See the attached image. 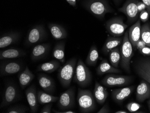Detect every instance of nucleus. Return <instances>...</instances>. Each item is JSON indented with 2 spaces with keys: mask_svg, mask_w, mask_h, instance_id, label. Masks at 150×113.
<instances>
[{
  "mask_svg": "<svg viewBox=\"0 0 150 113\" xmlns=\"http://www.w3.org/2000/svg\"><path fill=\"white\" fill-rule=\"evenodd\" d=\"M82 4L88 11L99 19H103L106 14L114 11L107 0H84Z\"/></svg>",
  "mask_w": 150,
  "mask_h": 113,
  "instance_id": "obj_1",
  "label": "nucleus"
},
{
  "mask_svg": "<svg viewBox=\"0 0 150 113\" xmlns=\"http://www.w3.org/2000/svg\"><path fill=\"white\" fill-rule=\"evenodd\" d=\"M77 59L71 58L58 69V79L64 88H69L76 69Z\"/></svg>",
  "mask_w": 150,
  "mask_h": 113,
  "instance_id": "obj_2",
  "label": "nucleus"
},
{
  "mask_svg": "<svg viewBox=\"0 0 150 113\" xmlns=\"http://www.w3.org/2000/svg\"><path fill=\"white\" fill-rule=\"evenodd\" d=\"M133 46L129 38V33L126 31L125 33L123 42L120 48L121 60L120 67L127 73L131 72L130 62L131 59L134 56Z\"/></svg>",
  "mask_w": 150,
  "mask_h": 113,
  "instance_id": "obj_3",
  "label": "nucleus"
},
{
  "mask_svg": "<svg viewBox=\"0 0 150 113\" xmlns=\"http://www.w3.org/2000/svg\"><path fill=\"white\" fill-rule=\"evenodd\" d=\"M77 100L79 109L81 113H91L96 109L95 98L90 90L78 88Z\"/></svg>",
  "mask_w": 150,
  "mask_h": 113,
  "instance_id": "obj_4",
  "label": "nucleus"
},
{
  "mask_svg": "<svg viewBox=\"0 0 150 113\" xmlns=\"http://www.w3.org/2000/svg\"><path fill=\"white\" fill-rule=\"evenodd\" d=\"M91 72L81 59H79L76 64L74 82L80 87L85 88L91 83Z\"/></svg>",
  "mask_w": 150,
  "mask_h": 113,
  "instance_id": "obj_5",
  "label": "nucleus"
},
{
  "mask_svg": "<svg viewBox=\"0 0 150 113\" xmlns=\"http://www.w3.org/2000/svg\"><path fill=\"white\" fill-rule=\"evenodd\" d=\"M20 97V91L16 84L11 82H6L0 107L1 108L8 106L18 101Z\"/></svg>",
  "mask_w": 150,
  "mask_h": 113,
  "instance_id": "obj_6",
  "label": "nucleus"
},
{
  "mask_svg": "<svg viewBox=\"0 0 150 113\" xmlns=\"http://www.w3.org/2000/svg\"><path fill=\"white\" fill-rule=\"evenodd\" d=\"M105 28L107 32L113 37H121L124 34L128 25L124 22V19L120 17L113 18L106 22Z\"/></svg>",
  "mask_w": 150,
  "mask_h": 113,
  "instance_id": "obj_7",
  "label": "nucleus"
},
{
  "mask_svg": "<svg viewBox=\"0 0 150 113\" xmlns=\"http://www.w3.org/2000/svg\"><path fill=\"white\" fill-rule=\"evenodd\" d=\"M75 88L70 87L62 93L57 101V105L60 111L70 110L75 105Z\"/></svg>",
  "mask_w": 150,
  "mask_h": 113,
  "instance_id": "obj_8",
  "label": "nucleus"
},
{
  "mask_svg": "<svg viewBox=\"0 0 150 113\" xmlns=\"http://www.w3.org/2000/svg\"><path fill=\"white\" fill-rule=\"evenodd\" d=\"M133 77L132 76L119 75H109L105 76L101 81V82L106 87H122L126 86L132 82Z\"/></svg>",
  "mask_w": 150,
  "mask_h": 113,
  "instance_id": "obj_9",
  "label": "nucleus"
},
{
  "mask_svg": "<svg viewBox=\"0 0 150 113\" xmlns=\"http://www.w3.org/2000/svg\"><path fill=\"white\" fill-rule=\"evenodd\" d=\"M137 0H126L121 8L118 11L126 15L128 23L131 24L138 21L139 13L137 8Z\"/></svg>",
  "mask_w": 150,
  "mask_h": 113,
  "instance_id": "obj_10",
  "label": "nucleus"
},
{
  "mask_svg": "<svg viewBox=\"0 0 150 113\" xmlns=\"http://www.w3.org/2000/svg\"><path fill=\"white\" fill-rule=\"evenodd\" d=\"M47 37V33L43 25L34 26L29 31L25 40V45L30 46L43 41Z\"/></svg>",
  "mask_w": 150,
  "mask_h": 113,
  "instance_id": "obj_11",
  "label": "nucleus"
},
{
  "mask_svg": "<svg viewBox=\"0 0 150 113\" xmlns=\"http://www.w3.org/2000/svg\"><path fill=\"white\" fill-rule=\"evenodd\" d=\"M23 69V65L20 61L7 60L1 62L0 65V76L4 77L17 74Z\"/></svg>",
  "mask_w": 150,
  "mask_h": 113,
  "instance_id": "obj_12",
  "label": "nucleus"
},
{
  "mask_svg": "<svg viewBox=\"0 0 150 113\" xmlns=\"http://www.w3.org/2000/svg\"><path fill=\"white\" fill-rule=\"evenodd\" d=\"M38 81L40 87L44 92L52 94L55 90V83L54 79L50 76L40 73L38 75Z\"/></svg>",
  "mask_w": 150,
  "mask_h": 113,
  "instance_id": "obj_13",
  "label": "nucleus"
},
{
  "mask_svg": "<svg viewBox=\"0 0 150 113\" xmlns=\"http://www.w3.org/2000/svg\"><path fill=\"white\" fill-rule=\"evenodd\" d=\"M36 87L34 85L28 87L25 91L26 98L32 113H37L38 110L39 102Z\"/></svg>",
  "mask_w": 150,
  "mask_h": 113,
  "instance_id": "obj_14",
  "label": "nucleus"
},
{
  "mask_svg": "<svg viewBox=\"0 0 150 113\" xmlns=\"http://www.w3.org/2000/svg\"><path fill=\"white\" fill-rule=\"evenodd\" d=\"M50 49V43L41 44L36 45L31 52V60L36 61L42 59L48 54Z\"/></svg>",
  "mask_w": 150,
  "mask_h": 113,
  "instance_id": "obj_15",
  "label": "nucleus"
},
{
  "mask_svg": "<svg viewBox=\"0 0 150 113\" xmlns=\"http://www.w3.org/2000/svg\"><path fill=\"white\" fill-rule=\"evenodd\" d=\"M136 98L138 102L142 103L150 99V83L146 80L142 81L138 85Z\"/></svg>",
  "mask_w": 150,
  "mask_h": 113,
  "instance_id": "obj_16",
  "label": "nucleus"
},
{
  "mask_svg": "<svg viewBox=\"0 0 150 113\" xmlns=\"http://www.w3.org/2000/svg\"><path fill=\"white\" fill-rule=\"evenodd\" d=\"M19 32H11L5 33L0 38V48H4L12 44L17 43L20 40Z\"/></svg>",
  "mask_w": 150,
  "mask_h": 113,
  "instance_id": "obj_17",
  "label": "nucleus"
},
{
  "mask_svg": "<svg viewBox=\"0 0 150 113\" xmlns=\"http://www.w3.org/2000/svg\"><path fill=\"white\" fill-rule=\"evenodd\" d=\"M141 29V21L140 18H139L137 21L131 26L128 31L129 40L131 42L133 48H136L138 41L140 39Z\"/></svg>",
  "mask_w": 150,
  "mask_h": 113,
  "instance_id": "obj_18",
  "label": "nucleus"
},
{
  "mask_svg": "<svg viewBox=\"0 0 150 113\" xmlns=\"http://www.w3.org/2000/svg\"><path fill=\"white\" fill-rule=\"evenodd\" d=\"M123 37L109 36L102 48V51L105 55H108L112 50L121 45L123 42Z\"/></svg>",
  "mask_w": 150,
  "mask_h": 113,
  "instance_id": "obj_19",
  "label": "nucleus"
},
{
  "mask_svg": "<svg viewBox=\"0 0 150 113\" xmlns=\"http://www.w3.org/2000/svg\"><path fill=\"white\" fill-rule=\"evenodd\" d=\"M133 89L134 87L131 86L112 90V95L113 99L116 102L121 103L130 96Z\"/></svg>",
  "mask_w": 150,
  "mask_h": 113,
  "instance_id": "obj_20",
  "label": "nucleus"
},
{
  "mask_svg": "<svg viewBox=\"0 0 150 113\" xmlns=\"http://www.w3.org/2000/svg\"><path fill=\"white\" fill-rule=\"evenodd\" d=\"M122 71L118 68H115L110 65L106 59H103L96 69V73L99 76L106 74H120Z\"/></svg>",
  "mask_w": 150,
  "mask_h": 113,
  "instance_id": "obj_21",
  "label": "nucleus"
},
{
  "mask_svg": "<svg viewBox=\"0 0 150 113\" xmlns=\"http://www.w3.org/2000/svg\"><path fill=\"white\" fill-rule=\"evenodd\" d=\"M18 77L20 87L24 89L32 82L35 77V75L30 70L28 66H26L24 70L19 73Z\"/></svg>",
  "mask_w": 150,
  "mask_h": 113,
  "instance_id": "obj_22",
  "label": "nucleus"
},
{
  "mask_svg": "<svg viewBox=\"0 0 150 113\" xmlns=\"http://www.w3.org/2000/svg\"><path fill=\"white\" fill-rule=\"evenodd\" d=\"M93 95L98 103L103 104L107 99L108 93L107 89L103 86L98 82L95 81Z\"/></svg>",
  "mask_w": 150,
  "mask_h": 113,
  "instance_id": "obj_23",
  "label": "nucleus"
},
{
  "mask_svg": "<svg viewBox=\"0 0 150 113\" xmlns=\"http://www.w3.org/2000/svg\"><path fill=\"white\" fill-rule=\"evenodd\" d=\"M26 55V52L23 50L17 48H10L0 52V60L16 59L23 57Z\"/></svg>",
  "mask_w": 150,
  "mask_h": 113,
  "instance_id": "obj_24",
  "label": "nucleus"
},
{
  "mask_svg": "<svg viewBox=\"0 0 150 113\" xmlns=\"http://www.w3.org/2000/svg\"><path fill=\"white\" fill-rule=\"evenodd\" d=\"M48 26L52 37L55 39L59 40L67 38V32L61 25L55 23H50Z\"/></svg>",
  "mask_w": 150,
  "mask_h": 113,
  "instance_id": "obj_25",
  "label": "nucleus"
},
{
  "mask_svg": "<svg viewBox=\"0 0 150 113\" xmlns=\"http://www.w3.org/2000/svg\"><path fill=\"white\" fill-rule=\"evenodd\" d=\"M133 67L138 68L150 76V56L139 57L134 60Z\"/></svg>",
  "mask_w": 150,
  "mask_h": 113,
  "instance_id": "obj_26",
  "label": "nucleus"
},
{
  "mask_svg": "<svg viewBox=\"0 0 150 113\" xmlns=\"http://www.w3.org/2000/svg\"><path fill=\"white\" fill-rule=\"evenodd\" d=\"M60 66V62L59 60H52L39 65L37 71L50 74L57 70Z\"/></svg>",
  "mask_w": 150,
  "mask_h": 113,
  "instance_id": "obj_27",
  "label": "nucleus"
},
{
  "mask_svg": "<svg viewBox=\"0 0 150 113\" xmlns=\"http://www.w3.org/2000/svg\"><path fill=\"white\" fill-rule=\"evenodd\" d=\"M65 42H59L54 46L52 53L53 57L62 64L65 62Z\"/></svg>",
  "mask_w": 150,
  "mask_h": 113,
  "instance_id": "obj_28",
  "label": "nucleus"
},
{
  "mask_svg": "<svg viewBox=\"0 0 150 113\" xmlns=\"http://www.w3.org/2000/svg\"><path fill=\"white\" fill-rule=\"evenodd\" d=\"M99 59V53L96 45H92L90 48L86 60V63L87 65L94 66L96 65Z\"/></svg>",
  "mask_w": 150,
  "mask_h": 113,
  "instance_id": "obj_29",
  "label": "nucleus"
},
{
  "mask_svg": "<svg viewBox=\"0 0 150 113\" xmlns=\"http://www.w3.org/2000/svg\"><path fill=\"white\" fill-rule=\"evenodd\" d=\"M37 93L39 103L41 105L50 103L55 102H57L59 99V97L53 96L42 90H38Z\"/></svg>",
  "mask_w": 150,
  "mask_h": 113,
  "instance_id": "obj_30",
  "label": "nucleus"
},
{
  "mask_svg": "<svg viewBox=\"0 0 150 113\" xmlns=\"http://www.w3.org/2000/svg\"><path fill=\"white\" fill-rule=\"evenodd\" d=\"M109 59L111 65L115 68H118L121 60L120 50L118 47L112 50L109 53Z\"/></svg>",
  "mask_w": 150,
  "mask_h": 113,
  "instance_id": "obj_31",
  "label": "nucleus"
},
{
  "mask_svg": "<svg viewBox=\"0 0 150 113\" xmlns=\"http://www.w3.org/2000/svg\"><path fill=\"white\" fill-rule=\"evenodd\" d=\"M140 39L144 42L146 46L150 48V22H146L141 26Z\"/></svg>",
  "mask_w": 150,
  "mask_h": 113,
  "instance_id": "obj_32",
  "label": "nucleus"
},
{
  "mask_svg": "<svg viewBox=\"0 0 150 113\" xmlns=\"http://www.w3.org/2000/svg\"><path fill=\"white\" fill-rule=\"evenodd\" d=\"M29 111L27 106L23 105H16L8 108L5 111L6 113H26Z\"/></svg>",
  "mask_w": 150,
  "mask_h": 113,
  "instance_id": "obj_33",
  "label": "nucleus"
},
{
  "mask_svg": "<svg viewBox=\"0 0 150 113\" xmlns=\"http://www.w3.org/2000/svg\"><path fill=\"white\" fill-rule=\"evenodd\" d=\"M134 71L136 74H137L139 77L142 78L148 82L149 83H150V76L148 74L138 69V68H136V67H133ZM148 104V107H149V110L150 112V99H149V101L147 102Z\"/></svg>",
  "mask_w": 150,
  "mask_h": 113,
  "instance_id": "obj_34",
  "label": "nucleus"
},
{
  "mask_svg": "<svg viewBox=\"0 0 150 113\" xmlns=\"http://www.w3.org/2000/svg\"><path fill=\"white\" fill-rule=\"evenodd\" d=\"M126 108L128 109L129 112L131 113H134L137 112L139 109H140L142 105L138 103L132 102L129 103L126 105Z\"/></svg>",
  "mask_w": 150,
  "mask_h": 113,
  "instance_id": "obj_35",
  "label": "nucleus"
},
{
  "mask_svg": "<svg viewBox=\"0 0 150 113\" xmlns=\"http://www.w3.org/2000/svg\"><path fill=\"white\" fill-rule=\"evenodd\" d=\"M149 18V13L146 10H144L140 13L139 18L142 22L146 23L147 22Z\"/></svg>",
  "mask_w": 150,
  "mask_h": 113,
  "instance_id": "obj_36",
  "label": "nucleus"
},
{
  "mask_svg": "<svg viewBox=\"0 0 150 113\" xmlns=\"http://www.w3.org/2000/svg\"><path fill=\"white\" fill-rule=\"evenodd\" d=\"M53 103L46 104L40 110V113H51Z\"/></svg>",
  "mask_w": 150,
  "mask_h": 113,
  "instance_id": "obj_37",
  "label": "nucleus"
},
{
  "mask_svg": "<svg viewBox=\"0 0 150 113\" xmlns=\"http://www.w3.org/2000/svg\"><path fill=\"white\" fill-rule=\"evenodd\" d=\"M139 51L142 55L150 56V48L149 46H145L144 48L139 50Z\"/></svg>",
  "mask_w": 150,
  "mask_h": 113,
  "instance_id": "obj_38",
  "label": "nucleus"
},
{
  "mask_svg": "<svg viewBox=\"0 0 150 113\" xmlns=\"http://www.w3.org/2000/svg\"><path fill=\"white\" fill-rule=\"evenodd\" d=\"M111 112L110 108L109 107L108 104H104L101 109L97 112L98 113H108Z\"/></svg>",
  "mask_w": 150,
  "mask_h": 113,
  "instance_id": "obj_39",
  "label": "nucleus"
},
{
  "mask_svg": "<svg viewBox=\"0 0 150 113\" xmlns=\"http://www.w3.org/2000/svg\"><path fill=\"white\" fill-rule=\"evenodd\" d=\"M137 8H138V11L140 14L142 11H144L146 9L145 5L142 1H139L137 2Z\"/></svg>",
  "mask_w": 150,
  "mask_h": 113,
  "instance_id": "obj_40",
  "label": "nucleus"
},
{
  "mask_svg": "<svg viewBox=\"0 0 150 113\" xmlns=\"http://www.w3.org/2000/svg\"><path fill=\"white\" fill-rule=\"evenodd\" d=\"M146 46V44L144 42V41H142V40L140 39L138 41V43H137L136 48L139 50L140 49L144 48L145 46Z\"/></svg>",
  "mask_w": 150,
  "mask_h": 113,
  "instance_id": "obj_41",
  "label": "nucleus"
},
{
  "mask_svg": "<svg viewBox=\"0 0 150 113\" xmlns=\"http://www.w3.org/2000/svg\"><path fill=\"white\" fill-rule=\"evenodd\" d=\"M146 7V10L148 11L150 18V0H142Z\"/></svg>",
  "mask_w": 150,
  "mask_h": 113,
  "instance_id": "obj_42",
  "label": "nucleus"
},
{
  "mask_svg": "<svg viewBox=\"0 0 150 113\" xmlns=\"http://www.w3.org/2000/svg\"><path fill=\"white\" fill-rule=\"evenodd\" d=\"M52 111L55 113H76L75 111H72L71 110H65V111H57L54 109H52Z\"/></svg>",
  "mask_w": 150,
  "mask_h": 113,
  "instance_id": "obj_43",
  "label": "nucleus"
},
{
  "mask_svg": "<svg viewBox=\"0 0 150 113\" xmlns=\"http://www.w3.org/2000/svg\"><path fill=\"white\" fill-rule=\"evenodd\" d=\"M66 1L70 5L73 7H76V0H66Z\"/></svg>",
  "mask_w": 150,
  "mask_h": 113,
  "instance_id": "obj_44",
  "label": "nucleus"
},
{
  "mask_svg": "<svg viewBox=\"0 0 150 113\" xmlns=\"http://www.w3.org/2000/svg\"><path fill=\"white\" fill-rule=\"evenodd\" d=\"M115 113H128V112L127 111H125V110H119V111H116L115 112Z\"/></svg>",
  "mask_w": 150,
  "mask_h": 113,
  "instance_id": "obj_45",
  "label": "nucleus"
},
{
  "mask_svg": "<svg viewBox=\"0 0 150 113\" xmlns=\"http://www.w3.org/2000/svg\"><path fill=\"white\" fill-rule=\"evenodd\" d=\"M121 0H113V1H114L116 5H119L120 2L121 1Z\"/></svg>",
  "mask_w": 150,
  "mask_h": 113,
  "instance_id": "obj_46",
  "label": "nucleus"
},
{
  "mask_svg": "<svg viewBox=\"0 0 150 113\" xmlns=\"http://www.w3.org/2000/svg\"><path fill=\"white\" fill-rule=\"evenodd\" d=\"M77 1H81V0H77Z\"/></svg>",
  "mask_w": 150,
  "mask_h": 113,
  "instance_id": "obj_47",
  "label": "nucleus"
},
{
  "mask_svg": "<svg viewBox=\"0 0 150 113\" xmlns=\"http://www.w3.org/2000/svg\"></svg>",
  "mask_w": 150,
  "mask_h": 113,
  "instance_id": "obj_48",
  "label": "nucleus"
}]
</instances>
